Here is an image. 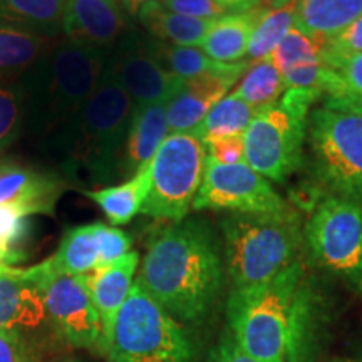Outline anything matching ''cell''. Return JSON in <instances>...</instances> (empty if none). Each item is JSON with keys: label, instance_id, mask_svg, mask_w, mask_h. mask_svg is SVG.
<instances>
[{"label": "cell", "instance_id": "cell-1", "mask_svg": "<svg viewBox=\"0 0 362 362\" xmlns=\"http://www.w3.org/2000/svg\"><path fill=\"white\" fill-rule=\"evenodd\" d=\"M223 260L210 223L175 221L149 240L138 282L180 322H202L223 288Z\"/></svg>", "mask_w": 362, "mask_h": 362}, {"label": "cell", "instance_id": "cell-2", "mask_svg": "<svg viewBox=\"0 0 362 362\" xmlns=\"http://www.w3.org/2000/svg\"><path fill=\"white\" fill-rule=\"evenodd\" d=\"M309 319L310 296L300 262L267 282L233 288L226 302L228 330L259 362H292Z\"/></svg>", "mask_w": 362, "mask_h": 362}, {"label": "cell", "instance_id": "cell-3", "mask_svg": "<svg viewBox=\"0 0 362 362\" xmlns=\"http://www.w3.org/2000/svg\"><path fill=\"white\" fill-rule=\"evenodd\" d=\"M106 51L56 39L17 78L24 107V133L54 141L69 126L101 81Z\"/></svg>", "mask_w": 362, "mask_h": 362}, {"label": "cell", "instance_id": "cell-4", "mask_svg": "<svg viewBox=\"0 0 362 362\" xmlns=\"http://www.w3.org/2000/svg\"><path fill=\"white\" fill-rule=\"evenodd\" d=\"M133 110L128 93L104 67L83 111L52 141L64 175L86 185L111 183L119 175Z\"/></svg>", "mask_w": 362, "mask_h": 362}, {"label": "cell", "instance_id": "cell-5", "mask_svg": "<svg viewBox=\"0 0 362 362\" xmlns=\"http://www.w3.org/2000/svg\"><path fill=\"white\" fill-rule=\"evenodd\" d=\"M226 272L233 288L277 277L297 262L302 235L292 210L282 214H230L221 220Z\"/></svg>", "mask_w": 362, "mask_h": 362}, {"label": "cell", "instance_id": "cell-6", "mask_svg": "<svg viewBox=\"0 0 362 362\" xmlns=\"http://www.w3.org/2000/svg\"><path fill=\"white\" fill-rule=\"evenodd\" d=\"M319 96L314 89H287L277 103L259 110L243 133L245 163L252 170L282 183L300 168L309 107Z\"/></svg>", "mask_w": 362, "mask_h": 362}, {"label": "cell", "instance_id": "cell-7", "mask_svg": "<svg viewBox=\"0 0 362 362\" xmlns=\"http://www.w3.org/2000/svg\"><path fill=\"white\" fill-rule=\"evenodd\" d=\"M107 362H197L187 329L136 280L119 310Z\"/></svg>", "mask_w": 362, "mask_h": 362}, {"label": "cell", "instance_id": "cell-8", "mask_svg": "<svg viewBox=\"0 0 362 362\" xmlns=\"http://www.w3.org/2000/svg\"><path fill=\"white\" fill-rule=\"evenodd\" d=\"M307 131L320 183L332 197L362 205V115L319 107Z\"/></svg>", "mask_w": 362, "mask_h": 362}, {"label": "cell", "instance_id": "cell-9", "mask_svg": "<svg viewBox=\"0 0 362 362\" xmlns=\"http://www.w3.org/2000/svg\"><path fill=\"white\" fill-rule=\"evenodd\" d=\"M51 274V259L27 269L0 265V332L19 339L40 362L57 354L54 344L62 341L45 309Z\"/></svg>", "mask_w": 362, "mask_h": 362}, {"label": "cell", "instance_id": "cell-10", "mask_svg": "<svg viewBox=\"0 0 362 362\" xmlns=\"http://www.w3.org/2000/svg\"><path fill=\"white\" fill-rule=\"evenodd\" d=\"M206 148L192 133H173L153 158L151 189L141 214L158 220L187 218L205 175Z\"/></svg>", "mask_w": 362, "mask_h": 362}, {"label": "cell", "instance_id": "cell-11", "mask_svg": "<svg viewBox=\"0 0 362 362\" xmlns=\"http://www.w3.org/2000/svg\"><path fill=\"white\" fill-rule=\"evenodd\" d=\"M304 237L317 265L362 292V205L324 198L312 211Z\"/></svg>", "mask_w": 362, "mask_h": 362}, {"label": "cell", "instance_id": "cell-12", "mask_svg": "<svg viewBox=\"0 0 362 362\" xmlns=\"http://www.w3.org/2000/svg\"><path fill=\"white\" fill-rule=\"evenodd\" d=\"M194 210H228L232 214H282L288 210L269 180L243 163H205Z\"/></svg>", "mask_w": 362, "mask_h": 362}, {"label": "cell", "instance_id": "cell-13", "mask_svg": "<svg viewBox=\"0 0 362 362\" xmlns=\"http://www.w3.org/2000/svg\"><path fill=\"white\" fill-rule=\"evenodd\" d=\"M106 71L121 84L134 107L170 101L185 79L163 67L149 49L148 39L126 30L106 59Z\"/></svg>", "mask_w": 362, "mask_h": 362}, {"label": "cell", "instance_id": "cell-14", "mask_svg": "<svg viewBox=\"0 0 362 362\" xmlns=\"http://www.w3.org/2000/svg\"><path fill=\"white\" fill-rule=\"evenodd\" d=\"M52 264V262H51ZM45 309L62 341L78 349L101 351V320L93 302L88 275L54 270L45 287Z\"/></svg>", "mask_w": 362, "mask_h": 362}, {"label": "cell", "instance_id": "cell-15", "mask_svg": "<svg viewBox=\"0 0 362 362\" xmlns=\"http://www.w3.org/2000/svg\"><path fill=\"white\" fill-rule=\"evenodd\" d=\"M121 0H67L62 35L71 42L110 52L126 33Z\"/></svg>", "mask_w": 362, "mask_h": 362}, {"label": "cell", "instance_id": "cell-16", "mask_svg": "<svg viewBox=\"0 0 362 362\" xmlns=\"http://www.w3.org/2000/svg\"><path fill=\"white\" fill-rule=\"evenodd\" d=\"M66 188V180L17 161L0 160V205L21 210L27 216L52 214Z\"/></svg>", "mask_w": 362, "mask_h": 362}, {"label": "cell", "instance_id": "cell-17", "mask_svg": "<svg viewBox=\"0 0 362 362\" xmlns=\"http://www.w3.org/2000/svg\"><path fill=\"white\" fill-rule=\"evenodd\" d=\"M139 265V253L129 252L111 264L88 274L93 302L101 320V349L104 354L111 344L116 319L134 285V274Z\"/></svg>", "mask_w": 362, "mask_h": 362}, {"label": "cell", "instance_id": "cell-18", "mask_svg": "<svg viewBox=\"0 0 362 362\" xmlns=\"http://www.w3.org/2000/svg\"><path fill=\"white\" fill-rule=\"evenodd\" d=\"M168 103H155L133 110L128 138L121 158V176L131 178L144 166H148L163 141L168 138Z\"/></svg>", "mask_w": 362, "mask_h": 362}, {"label": "cell", "instance_id": "cell-19", "mask_svg": "<svg viewBox=\"0 0 362 362\" xmlns=\"http://www.w3.org/2000/svg\"><path fill=\"white\" fill-rule=\"evenodd\" d=\"M235 83L237 81L232 78L214 74L185 79L168 103L170 134L192 133Z\"/></svg>", "mask_w": 362, "mask_h": 362}, {"label": "cell", "instance_id": "cell-20", "mask_svg": "<svg viewBox=\"0 0 362 362\" xmlns=\"http://www.w3.org/2000/svg\"><path fill=\"white\" fill-rule=\"evenodd\" d=\"M149 49L155 54L158 62L166 71L181 79H192L198 76H226L238 81L250 67V62L240 61L226 64L210 59L200 47H181L161 42V40H148Z\"/></svg>", "mask_w": 362, "mask_h": 362}, {"label": "cell", "instance_id": "cell-21", "mask_svg": "<svg viewBox=\"0 0 362 362\" xmlns=\"http://www.w3.org/2000/svg\"><path fill=\"white\" fill-rule=\"evenodd\" d=\"M264 8L265 7L247 13H238V16L215 19L203 40L202 51L216 62L232 64V62L243 61V57L248 54L252 33Z\"/></svg>", "mask_w": 362, "mask_h": 362}, {"label": "cell", "instance_id": "cell-22", "mask_svg": "<svg viewBox=\"0 0 362 362\" xmlns=\"http://www.w3.org/2000/svg\"><path fill=\"white\" fill-rule=\"evenodd\" d=\"M67 0H0V25L44 39L62 34Z\"/></svg>", "mask_w": 362, "mask_h": 362}, {"label": "cell", "instance_id": "cell-23", "mask_svg": "<svg viewBox=\"0 0 362 362\" xmlns=\"http://www.w3.org/2000/svg\"><path fill=\"white\" fill-rule=\"evenodd\" d=\"M136 17L156 40L181 47H202L214 22L168 11L161 2L148 4Z\"/></svg>", "mask_w": 362, "mask_h": 362}, {"label": "cell", "instance_id": "cell-24", "mask_svg": "<svg viewBox=\"0 0 362 362\" xmlns=\"http://www.w3.org/2000/svg\"><path fill=\"white\" fill-rule=\"evenodd\" d=\"M151 165V163H149ZM149 165L139 170L124 183L101 189H86L84 194L96 202L112 226L129 223L136 215L141 214L151 189V170Z\"/></svg>", "mask_w": 362, "mask_h": 362}, {"label": "cell", "instance_id": "cell-25", "mask_svg": "<svg viewBox=\"0 0 362 362\" xmlns=\"http://www.w3.org/2000/svg\"><path fill=\"white\" fill-rule=\"evenodd\" d=\"M362 16V0H297L296 27L302 33L330 39Z\"/></svg>", "mask_w": 362, "mask_h": 362}, {"label": "cell", "instance_id": "cell-26", "mask_svg": "<svg viewBox=\"0 0 362 362\" xmlns=\"http://www.w3.org/2000/svg\"><path fill=\"white\" fill-rule=\"evenodd\" d=\"M320 94L327 96L325 107L362 115V54L325 67Z\"/></svg>", "mask_w": 362, "mask_h": 362}, {"label": "cell", "instance_id": "cell-27", "mask_svg": "<svg viewBox=\"0 0 362 362\" xmlns=\"http://www.w3.org/2000/svg\"><path fill=\"white\" fill-rule=\"evenodd\" d=\"M49 259L59 274L88 275L96 270L99 267L98 221L67 230L57 252Z\"/></svg>", "mask_w": 362, "mask_h": 362}, {"label": "cell", "instance_id": "cell-28", "mask_svg": "<svg viewBox=\"0 0 362 362\" xmlns=\"http://www.w3.org/2000/svg\"><path fill=\"white\" fill-rule=\"evenodd\" d=\"M54 40L0 25V81L19 78Z\"/></svg>", "mask_w": 362, "mask_h": 362}, {"label": "cell", "instance_id": "cell-29", "mask_svg": "<svg viewBox=\"0 0 362 362\" xmlns=\"http://www.w3.org/2000/svg\"><path fill=\"white\" fill-rule=\"evenodd\" d=\"M259 110L240 99L235 94L221 98L218 103L206 112L203 121L192 131L202 143L208 139L218 138V136L243 134L252 123Z\"/></svg>", "mask_w": 362, "mask_h": 362}, {"label": "cell", "instance_id": "cell-30", "mask_svg": "<svg viewBox=\"0 0 362 362\" xmlns=\"http://www.w3.org/2000/svg\"><path fill=\"white\" fill-rule=\"evenodd\" d=\"M284 78L270 57L262 61L250 62V67L243 74L242 83L233 90L235 96L250 104V106L262 110L272 106L284 96L285 93Z\"/></svg>", "mask_w": 362, "mask_h": 362}, {"label": "cell", "instance_id": "cell-31", "mask_svg": "<svg viewBox=\"0 0 362 362\" xmlns=\"http://www.w3.org/2000/svg\"><path fill=\"white\" fill-rule=\"evenodd\" d=\"M296 7L297 0H292L284 7L264 8L248 44L247 56L250 57V62L270 57L272 52L279 47L288 30L296 25Z\"/></svg>", "mask_w": 362, "mask_h": 362}, {"label": "cell", "instance_id": "cell-32", "mask_svg": "<svg viewBox=\"0 0 362 362\" xmlns=\"http://www.w3.org/2000/svg\"><path fill=\"white\" fill-rule=\"evenodd\" d=\"M324 51L325 39L302 33L293 25L282 42L279 44V47L272 52L270 59L282 74L284 71L292 69L296 66L324 61Z\"/></svg>", "mask_w": 362, "mask_h": 362}, {"label": "cell", "instance_id": "cell-33", "mask_svg": "<svg viewBox=\"0 0 362 362\" xmlns=\"http://www.w3.org/2000/svg\"><path fill=\"white\" fill-rule=\"evenodd\" d=\"M168 11L215 21L226 16H238L265 7V0H165L161 2Z\"/></svg>", "mask_w": 362, "mask_h": 362}, {"label": "cell", "instance_id": "cell-34", "mask_svg": "<svg viewBox=\"0 0 362 362\" xmlns=\"http://www.w3.org/2000/svg\"><path fill=\"white\" fill-rule=\"evenodd\" d=\"M27 233L29 216L13 206L0 205V265H13L25 259Z\"/></svg>", "mask_w": 362, "mask_h": 362}, {"label": "cell", "instance_id": "cell-35", "mask_svg": "<svg viewBox=\"0 0 362 362\" xmlns=\"http://www.w3.org/2000/svg\"><path fill=\"white\" fill-rule=\"evenodd\" d=\"M24 133V107L17 79L0 81V151Z\"/></svg>", "mask_w": 362, "mask_h": 362}, {"label": "cell", "instance_id": "cell-36", "mask_svg": "<svg viewBox=\"0 0 362 362\" xmlns=\"http://www.w3.org/2000/svg\"><path fill=\"white\" fill-rule=\"evenodd\" d=\"M356 54H362V16L344 27L341 33L325 39L324 62L325 66H330Z\"/></svg>", "mask_w": 362, "mask_h": 362}, {"label": "cell", "instance_id": "cell-37", "mask_svg": "<svg viewBox=\"0 0 362 362\" xmlns=\"http://www.w3.org/2000/svg\"><path fill=\"white\" fill-rule=\"evenodd\" d=\"M98 240H99V267L115 262L126 253L131 252L129 233L117 226H107L98 221ZM98 267V269H99Z\"/></svg>", "mask_w": 362, "mask_h": 362}, {"label": "cell", "instance_id": "cell-38", "mask_svg": "<svg viewBox=\"0 0 362 362\" xmlns=\"http://www.w3.org/2000/svg\"><path fill=\"white\" fill-rule=\"evenodd\" d=\"M205 144L208 160L220 163V165H235L245 161V143L243 134L218 136L208 139Z\"/></svg>", "mask_w": 362, "mask_h": 362}, {"label": "cell", "instance_id": "cell-39", "mask_svg": "<svg viewBox=\"0 0 362 362\" xmlns=\"http://www.w3.org/2000/svg\"><path fill=\"white\" fill-rule=\"evenodd\" d=\"M208 362H259L253 359L250 354H247L242 347L238 346V342L235 341L228 329L221 334L218 342H216L215 349L211 351L210 361Z\"/></svg>", "mask_w": 362, "mask_h": 362}, {"label": "cell", "instance_id": "cell-40", "mask_svg": "<svg viewBox=\"0 0 362 362\" xmlns=\"http://www.w3.org/2000/svg\"><path fill=\"white\" fill-rule=\"evenodd\" d=\"M0 362H40L33 352L11 334L0 332Z\"/></svg>", "mask_w": 362, "mask_h": 362}, {"label": "cell", "instance_id": "cell-41", "mask_svg": "<svg viewBox=\"0 0 362 362\" xmlns=\"http://www.w3.org/2000/svg\"><path fill=\"white\" fill-rule=\"evenodd\" d=\"M155 2H165V0H121V4H123V7L129 16H138V12L141 11L144 6Z\"/></svg>", "mask_w": 362, "mask_h": 362}, {"label": "cell", "instance_id": "cell-42", "mask_svg": "<svg viewBox=\"0 0 362 362\" xmlns=\"http://www.w3.org/2000/svg\"><path fill=\"white\" fill-rule=\"evenodd\" d=\"M42 362H83V361H79L78 357L71 354H54L51 357H47V359H44Z\"/></svg>", "mask_w": 362, "mask_h": 362}, {"label": "cell", "instance_id": "cell-43", "mask_svg": "<svg viewBox=\"0 0 362 362\" xmlns=\"http://www.w3.org/2000/svg\"><path fill=\"white\" fill-rule=\"evenodd\" d=\"M265 2L269 4L270 8H279V7L287 6V4H291L292 0H265Z\"/></svg>", "mask_w": 362, "mask_h": 362}, {"label": "cell", "instance_id": "cell-44", "mask_svg": "<svg viewBox=\"0 0 362 362\" xmlns=\"http://www.w3.org/2000/svg\"><path fill=\"white\" fill-rule=\"evenodd\" d=\"M334 362H347V361H334Z\"/></svg>", "mask_w": 362, "mask_h": 362}]
</instances>
